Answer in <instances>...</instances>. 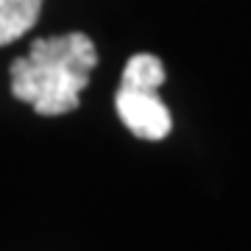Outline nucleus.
Wrapping results in <instances>:
<instances>
[{"instance_id":"nucleus-1","label":"nucleus","mask_w":251,"mask_h":251,"mask_svg":"<svg viewBox=\"0 0 251 251\" xmlns=\"http://www.w3.org/2000/svg\"><path fill=\"white\" fill-rule=\"evenodd\" d=\"M95 67V42L81 31L34 39L28 56L11 62V95L42 117L67 115L78 109L81 90Z\"/></svg>"},{"instance_id":"nucleus-2","label":"nucleus","mask_w":251,"mask_h":251,"mask_svg":"<svg viewBox=\"0 0 251 251\" xmlns=\"http://www.w3.org/2000/svg\"><path fill=\"white\" fill-rule=\"evenodd\" d=\"M159 87L120 81L115 92V109L123 126L140 140H165L171 134V112L156 95Z\"/></svg>"},{"instance_id":"nucleus-3","label":"nucleus","mask_w":251,"mask_h":251,"mask_svg":"<svg viewBox=\"0 0 251 251\" xmlns=\"http://www.w3.org/2000/svg\"><path fill=\"white\" fill-rule=\"evenodd\" d=\"M45 0H0V48L25 36L39 20Z\"/></svg>"}]
</instances>
